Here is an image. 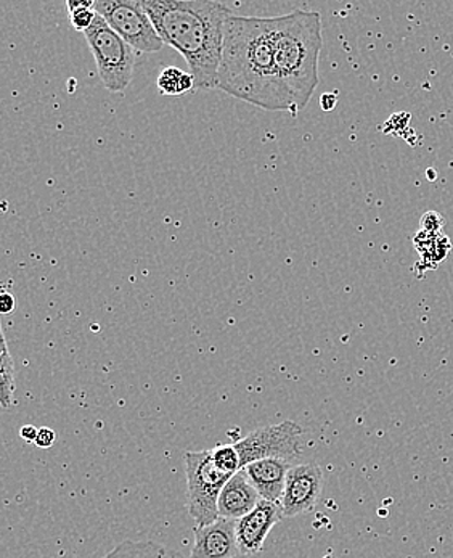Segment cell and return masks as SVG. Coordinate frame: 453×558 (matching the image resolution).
<instances>
[{
	"label": "cell",
	"mask_w": 453,
	"mask_h": 558,
	"mask_svg": "<svg viewBox=\"0 0 453 558\" xmlns=\"http://www.w3.org/2000/svg\"><path fill=\"white\" fill-rule=\"evenodd\" d=\"M217 89L267 112H290L297 116L277 75L275 18L228 13Z\"/></svg>",
	"instance_id": "cell-1"
},
{
	"label": "cell",
	"mask_w": 453,
	"mask_h": 558,
	"mask_svg": "<svg viewBox=\"0 0 453 558\" xmlns=\"http://www.w3.org/2000/svg\"><path fill=\"white\" fill-rule=\"evenodd\" d=\"M158 35L187 60L194 89H217L224 25L230 10L214 0H142Z\"/></svg>",
	"instance_id": "cell-2"
},
{
	"label": "cell",
	"mask_w": 453,
	"mask_h": 558,
	"mask_svg": "<svg viewBox=\"0 0 453 558\" xmlns=\"http://www.w3.org/2000/svg\"><path fill=\"white\" fill-rule=\"evenodd\" d=\"M322 46L320 13L297 10L275 16L277 75L297 113L307 107L317 89Z\"/></svg>",
	"instance_id": "cell-3"
},
{
	"label": "cell",
	"mask_w": 453,
	"mask_h": 558,
	"mask_svg": "<svg viewBox=\"0 0 453 558\" xmlns=\"http://www.w3.org/2000/svg\"><path fill=\"white\" fill-rule=\"evenodd\" d=\"M187 473V506L197 526L219 519V496L231 473L224 472L213 459V449L189 450L184 456Z\"/></svg>",
	"instance_id": "cell-4"
},
{
	"label": "cell",
	"mask_w": 453,
	"mask_h": 558,
	"mask_svg": "<svg viewBox=\"0 0 453 558\" xmlns=\"http://www.w3.org/2000/svg\"><path fill=\"white\" fill-rule=\"evenodd\" d=\"M84 36L96 59L103 86L110 92H123L133 83L136 50L99 13L92 28L84 33Z\"/></svg>",
	"instance_id": "cell-5"
},
{
	"label": "cell",
	"mask_w": 453,
	"mask_h": 558,
	"mask_svg": "<svg viewBox=\"0 0 453 558\" xmlns=\"http://www.w3.org/2000/svg\"><path fill=\"white\" fill-rule=\"evenodd\" d=\"M93 9L136 52L156 53L163 49V39L142 0H96Z\"/></svg>",
	"instance_id": "cell-6"
},
{
	"label": "cell",
	"mask_w": 453,
	"mask_h": 558,
	"mask_svg": "<svg viewBox=\"0 0 453 558\" xmlns=\"http://www.w3.org/2000/svg\"><path fill=\"white\" fill-rule=\"evenodd\" d=\"M241 459V470L263 459L297 462L304 449V430L297 422L285 420L277 425L261 426L235 443Z\"/></svg>",
	"instance_id": "cell-7"
},
{
	"label": "cell",
	"mask_w": 453,
	"mask_h": 558,
	"mask_svg": "<svg viewBox=\"0 0 453 558\" xmlns=\"http://www.w3.org/2000/svg\"><path fill=\"white\" fill-rule=\"evenodd\" d=\"M324 487V473L315 463H298L288 472L280 500L284 519H294L314 509Z\"/></svg>",
	"instance_id": "cell-8"
},
{
	"label": "cell",
	"mask_w": 453,
	"mask_h": 558,
	"mask_svg": "<svg viewBox=\"0 0 453 558\" xmlns=\"http://www.w3.org/2000/svg\"><path fill=\"white\" fill-rule=\"evenodd\" d=\"M284 519L278 504L261 500L254 510L237 521V540L240 556H254L264 549L268 534Z\"/></svg>",
	"instance_id": "cell-9"
},
{
	"label": "cell",
	"mask_w": 453,
	"mask_h": 558,
	"mask_svg": "<svg viewBox=\"0 0 453 558\" xmlns=\"http://www.w3.org/2000/svg\"><path fill=\"white\" fill-rule=\"evenodd\" d=\"M194 543L190 558H235L240 556L237 521L217 519L193 530Z\"/></svg>",
	"instance_id": "cell-10"
},
{
	"label": "cell",
	"mask_w": 453,
	"mask_h": 558,
	"mask_svg": "<svg viewBox=\"0 0 453 558\" xmlns=\"http://www.w3.org/2000/svg\"><path fill=\"white\" fill-rule=\"evenodd\" d=\"M263 500L254 484L243 470L235 473L224 486L219 496V517L227 520H241Z\"/></svg>",
	"instance_id": "cell-11"
},
{
	"label": "cell",
	"mask_w": 453,
	"mask_h": 558,
	"mask_svg": "<svg viewBox=\"0 0 453 558\" xmlns=\"http://www.w3.org/2000/svg\"><path fill=\"white\" fill-rule=\"evenodd\" d=\"M291 467L293 463L288 460L263 459L244 467L243 472L247 473L248 479L254 484L264 500L280 506Z\"/></svg>",
	"instance_id": "cell-12"
},
{
	"label": "cell",
	"mask_w": 453,
	"mask_h": 558,
	"mask_svg": "<svg viewBox=\"0 0 453 558\" xmlns=\"http://www.w3.org/2000/svg\"><path fill=\"white\" fill-rule=\"evenodd\" d=\"M105 558H186L177 550L154 543V541L127 540L117 544L113 550L106 554Z\"/></svg>",
	"instance_id": "cell-13"
},
{
	"label": "cell",
	"mask_w": 453,
	"mask_h": 558,
	"mask_svg": "<svg viewBox=\"0 0 453 558\" xmlns=\"http://www.w3.org/2000/svg\"><path fill=\"white\" fill-rule=\"evenodd\" d=\"M158 89L163 96H184V94L194 92V77L191 73L167 66L158 76Z\"/></svg>",
	"instance_id": "cell-14"
},
{
	"label": "cell",
	"mask_w": 453,
	"mask_h": 558,
	"mask_svg": "<svg viewBox=\"0 0 453 558\" xmlns=\"http://www.w3.org/2000/svg\"><path fill=\"white\" fill-rule=\"evenodd\" d=\"M2 338V355H0V402L3 409H9L13 402V393L16 389L15 364H13L12 355L7 348V339L3 331H0Z\"/></svg>",
	"instance_id": "cell-15"
},
{
	"label": "cell",
	"mask_w": 453,
	"mask_h": 558,
	"mask_svg": "<svg viewBox=\"0 0 453 558\" xmlns=\"http://www.w3.org/2000/svg\"><path fill=\"white\" fill-rule=\"evenodd\" d=\"M213 459L221 470H224V472L227 473H231V475H235V473H238L241 470L240 454H238L237 447H235V445L214 447Z\"/></svg>",
	"instance_id": "cell-16"
},
{
	"label": "cell",
	"mask_w": 453,
	"mask_h": 558,
	"mask_svg": "<svg viewBox=\"0 0 453 558\" xmlns=\"http://www.w3.org/2000/svg\"><path fill=\"white\" fill-rule=\"evenodd\" d=\"M70 18H72V25L76 32L87 33L96 23L97 12L96 9L76 10V12L70 13Z\"/></svg>",
	"instance_id": "cell-17"
},
{
	"label": "cell",
	"mask_w": 453,
	"mask_h": 558,
	"mask_svg": "<svg viewBox=\"0 0 453 558\" xmlns=\"http://www.w3.org/2000/svg\"><path fill=\"white\" fill-rule=\"evenodd\" d=\"M442 223H444L442 216L436 213H428L423 216L421 227L423 231L429 232V234H438L442 228Z\"/></svg>",
	"instance_id": "cell-18"
},
{
	"label": "cell",
	"mask_w": 453,
	"mask_h": 558,
	"mask_svg": "<svg viewBox=\"0 0 453 558\" xmlns=\"http://www.w3.org/2000/svg\"><path fill=\"white\" fill-rule=\"evenodd\" d=\"M55 439L56 433L52 429L43 426V429H39V435L36 438L35 445L40 447V449H49V447L55 445Z\"/></svg>",
	"instance_id": "cell-19"
},
{
	"label": "cell",
	"mask_w": 453,
	"mask_h": 558,
	"mask_svg": "<svg viewBox=\"0 0 453 558\" xmlns=\"http://www.w3.org/2000/svg\"><path fill=\"white\" fill-rule=\"evenodd\" d=\"M16 311V298L12 294L3 292L2 298H0V312L9 315Z\"/></svg>",
	"instance_id": "cell-20"
},
{
	"label": "cell",
	"mask_w": 453,
	"mask_h": 558,
	"mask_svg": "<svg viewBox=\"0 0 453 558\" xmlns=\"http://www.w3.org/2000/svg\"><path fill=\"white\" fill-rule=\"evenodd\" d=\"M338 106V96L335 92H325L322 94L320 97V107L325 112H331V110L337 109Z\"/></svg>",
	"instance_id": "cell-21"
},
{
	"label": "cell",
	"mask_w": 453,
	"mask_h": 558,
	"mask_svg": "<svg viewBox=\"0 0 453 558\" xmlns=\"http://www.w3.org/2000/svg\"><path fill=\"white\" fill-rule=\"evenodd\" d=\"M66 7H68V12L73 13L76 12V10L93 9L96 2H93V0H68Z\"/></svg>",
	"instance_id": "cell-22"
},
{
	"label": "cell",
	"mask_w": 453,
	"mask_h": 558,
	"mask_svg": "<svg viewBox=\"0 0 453 558\" xmlns=\"http://www.w3.org/2000/svg\"><path fill=\"white\" fill-rule=\"evenodd\" d=\"M39 429L33 425H25L22 430H20V436H22L25 442L35 443L36 438H38Z\"/></svg>",
	"instance_id": "cell-23"
}]
</instances>
